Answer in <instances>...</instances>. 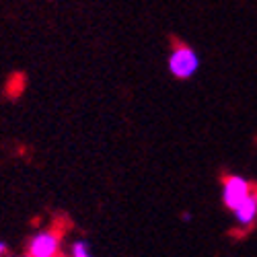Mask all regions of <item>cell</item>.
Masks as SVG:
<instances>
[{"mask_svg":"<svg viewBox=\"0 0 257 257\" xmlns=\"http://www.w3.org/2000/svg\"><path fill=\"white\" fill-rule=\"evenodd\" d=\"M167 68L177 80H189V78H194L200 70V56L191 46L177 44L173 48V52L169 54Z\"/></svg>","mask_w":257,"mask_h":257,"instance_id":"cell-1","label":"cell"},{"mask_svg":"<svg viewBox=\"0 0 257 257\" xmlns=\"http://www.w3.org/2000/svg\"><path fill=\"white\" fill-rule=\"evenodd\" d=\"M253 194V187L251 183L241 177V175H228L224 177V183H222V204L234 212L249 196Z\"/></svg>","mask_w":257,"mask_h":257,"instance_id":"cell-2","label":"cell"},{"mask_svg":"<svg viewBox=\"0 0 257 257\" xmlns=\"http://www.w3.org/2000/svg\"><path fill=\"white\" fill-rule=\"evenodd\" d=\"M60 249V234L56 230H41L29 241V257H56Z\"/></svg>","mask_w":257,"mask_h":257,"instance_id":"cell-3","label":"cell"},{"mask_svg":"<svg viewBox=\"0 0 257 257\" xmlns=\"http://www.w3.org/2000/svg\"><path fill=\"white\" fill-rule=\"evenodd\" d=\"M232 214H234V220H237V224L241 228H251L257 222V191H253Z\"/></svg>","mask_w":257,"mask_h":257,"instance_id":"cell-4","label":"cell"},{"mask_svg":"<svg viewBox=\"0 0 257 257\" xmlns=\"http://www.w3.org/2000/svg\"><path fill=\"white\" fill-rule=\"evenodd\" d=\"M72 257H93L89 243L87 241H74L72 243Z\"/></svg>","mask_w":257,"mask_h":257,"instance_id":"cell-5","label":"cell"},{"mask_svg":"<svg viewBox=\"0 0 257 257\" xmlns=\"http://www.w3.org/2000/svg\"><path fill=\"white\" fill-rule=\"evenodd\" d=\"M9 249H7V243H3V241H0V255H5Z\"/></svg>","mask_w":257,"mask_h":257,"instance_id":"cell-6","label":"cell"},{"mask_svg":"<svg viewBox=\"0 0 257 257\" xmlns=\"http://www.w3.org/2000/svg\"><path fill=\"white\" fill-rule=\"evenodd\" d=\"M27 257H29V255H27Z\"/></svg>","mask_w":257,"mask_h":257,"instance_id":"cell-7","label":"cell"}]
</instances>
